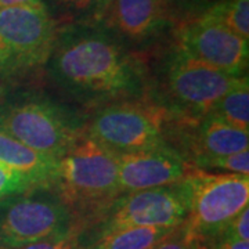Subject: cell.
Listing matches in <instances>:
<instances>
[{"mask_svg": "<svg viewBox=\"0 0 249 249\" xmlns=\"http://www.w3.org/2000/svg\"><path fill=\"white\" fill-rule=\"evenodd\" d=\"M187 178L173 186L122 194L100 220L96 237L127 227L175 229L183 224L190 214Z\"/></svg>", "mask_w": 249, "mask_h": 249, "instance_id": "9c48e42d", "label": "cell"}, {"mask_svg": "<svg viewBox=\"0 0 249 249\" xmlns=\"http://www.w3.org/2000/svg\"><path fill=\"white\" fill-rule=\"evenodd\" d=\"M151 249H208V247L196 238L184 222L173 229Z\"/></svg>", "mask_w": 249, "mask_h": 249, "instance_id": "44dd1931", "label": "cell"}, {"mask_svg": "<svg viewBox=\"0 0 249 249\" xmlns=\"http://www.w3.org/2000/svg\"><path fill=\"white\" fill-rule=\"evenodd\" d=\"M45 68L62 94L85 107L147 97L144 62L96 27L58 28Z\"/></svg>", "mask_w": 249, "mask_h": 249, "instance_id": "6da1fadb", "label": "cell"}, {"mask_svg": "<svg viewBox=\"0 0 249 249\" xmlns=\"http://www.w3.org/2000/svg\"><path fill=\"white\" fill-rule=\"evenodd\" d=\"M194 166L199 169H219L224 173H234V175H249V150L235 152L224 157L208 158L194 163Z\"/></svg>", "mask_w": 249, "mask_h": 249, "instance_id": "d6986e66", "label": "cell"}, {"mask_svg": "<svg viewBox=\"0 0 249 249\" xmlns=\"http://www.w3.org/2000/svg\"><path fill=\"white\" fill-rule=\"evenodd\" d=\"M118 163L122 194L178 184L196 169L173 145L118 155Z\"/></svg>", "mask_w": 249, "mask_h": 249, "instance_id": "8fae6325", "label": "cell"}, {"mask_svg": "<svg viewBox=\"0 0 249 249\" xmlns=\"http://www.w3.org/2000/svg\"><path fill=\"white\" fill-rule=\"evenodd\" d=\"M53 190L75 222L88 230L122 196L118 155L85 134L58 160Z\"/></svg>", "mask_w": 249, "mask_h": 249, "instance_id": "7a4b0ae2", "label": "cell"}, {"mask_svg": "<svg viewBox=\"0 0 249 249\" xmlns=\"http://www.w3.org/2000/svg\"><path fill=\"white\" fill-rule=\"evenodd\" d=\"M178 50L230 75H247L248 40L208 14L188 18L178 27Z\"/></svg>", "mask_w": 249, "mask_h": 249, "instance_id": "30bf717a", "label": "cell"}, {"mask_svg": "<svg viewBox=\"0 0 249 249\" xmlns=\"http://www.w3.org/2000/svg\"><path fill=\"white\" fill-rule=\"evenodd\" d=\"M35 187L28 178L0 163V199L29 191Z\"/></svg>", "mask_w": 249, "mask_h": 249, "instance_id": "7402d4cb", "label": "cell"}, {"mask_svg": "<svg viewBox=\"0 0 249 249\" xmlns=\"http://www.w3.org/2000/svg\"><path fill=\"white\" fill-rule=\"evenodd\" d=\"M209 249H249V242L229 237H217L209 244Z\"/></svg>", "mask_w": 249, "mask_h": 249, "instance_id": "d4e9b609", "label": "cell"}, {"mask_svg": "<svg viewBox=\"0 0 249 249\" xmlns=\"http://www.w3.org/2000/svg\"><path fill=\"white\" fill-rule=\"evenodd\" d=\"M242 78L216 70L176 50L160 73L163 96L160 106L178 119L196 121L208 115L214 104Z\"/></svg>", "mask_w": 249, "mask_h": 249, "instance_id": "8992f818", "label": "cell"}, {"mask_svg": "<svg viewBox=\"0 0 249 249\" xmlns=\"http://www.w3.org/2000/svg\"><path fill=\"white\" fill-rule=\"evenodd\" d=\"M112 0H49L46 7L57 27H96L107 17Z\"/></svg>", "mask_w": 249, "mask_h": 249, "instance_id": "9a60e30c", "label": "cell"}, {"mask_svg": "<svg viewBox=\"0 0 249 249\" xmlns=\"http://www.w3.org/2000/svg\"><path fill=\"white\" fill-rule=\"evenodd\" d=\"M76 226L53 188L37 187L0 199V249H19Z\"/></svg>", "mask_w": 249, "mask_h": 249, "instance_id": "52a82bcc", "label": "cell"}, {"mask_svg": "<svg viewBox=\"0 0 249 249\" xmlns=\"http://www.w3.org/2000/svg\"><path fill=\"white\" fill-rule=\"evenodd\" d=\"M235 129L249 132V83L248 76L227 91L209 112Z\"/></svg>", "mask_w": 249, "mask_h": 249, "instance_id": "e0dca14e", "label": "cell"}, {"mask_svg": "<svg viewBox=\"0 0 249 249\" xmlns=\"http://www.w3.org/2000/svg\"><path fill=\"white\" fill-rule=\"evenodd\" d=\"M202 14L216 18L242 39H249V0H220Z\"/></svg>", "mask_w": 249, "mask_h": 249, "instance_id": "ac0fdd59", "label": "cell"}, {"mask_svg": "<svg viewBox=\"0 0 249 249\" xmlns=\"http://www.w3.org/2000/svg\"><path fill=\"white\" fill-rule=\"evenodd\" d=\"M176 116L151 98L116 101L96 108L86 136L116 155L172 145Z\"/></svg>", "mask_w": 249, "mask_h": 249, "instance_id": "277c9868", "label": "cell"}, {"mask_svg": "<svg viewBox=\"0 0 249 249\" xmlns=\"http://www.w3.org/2000/svg\"><path fill=\"white\" fill-rule=\"evenodd\" d=\"M107 17L121 35L142 40L157 32L166 10L162 0H112Z\"/></svg>", "mask_w": 249, "mask_h": 249, "instance_id": "4fadbf2b", "label": "cell"}, {"mask_svg": "<svg viewBox=\"0 0 249 249\" xmlns=\"http://www.w3.org/2000/svg\"><path fill=\"white\" fill-rule=\"evenodd\" d=\"M165 10L169 9L170 11H175V13H183L186 16H198V9L202 6V4H209V7H212L214 3V0H162ZM193 17V18H194Z\"/></svg>", "mask_w": 249, "mask_h": 249, "instance_id": "cb8c5ba5", "label": "cell"}, {"mask_svg": "<svg viewBox=\"0 0 249 249\" xmlns=\"http://www.w3.org/2000/svg\"><path fill=\"white\" fill-rule=\"evenodd\" d=\"M36 1H40V0H0V10L17 7V6H22V4L36 3Z\"/></svg>", "mask_w": 249, "mask_h": 249, "instance_id": "484cf974", "label": "cell"}, {"mask_svg": "<svg viewBox=\"0 0 249 249\" xmlns=\"http://www.w3.org/2000/svg\"><path fill=\"white\" fill-rule=\"evenodd\" d=\"M57 32L42 0L0 10V79L22 80L45 68Z\"/></svg>", "mask_w": 249, "mask_h": 249, "instance_id": "5b68a950", "label": "cell"}, {"mask_svg": "<svg viewBox=\"0 0 249 249\" xmlns=\"http://www.w3.org/2000/svg\"><path fill=\"white\" fill-rule=\"evenodd\" d=\"M79 114L39 93H22L0 107V130L55 160L86 134Z\"/></svg>", "mask_w": 249, "mask_h": 249, "instance_id": "3957f363", "label": "cell"}, {"mask_svg": "<svg viewBox=\"0 0 249 249\" xmlns=\"http://www.w3.org/2000/svg\"><path fill=\"white\" fill-rule=\"evenodd\" d=\"M85 231L86 230L83 227L76 226L62 234H57L45 240L37 241L19 249H82L85 247L83 245Z\"/></svg>", "mask_w": 249, "mask_h": 249, "instance_id": "ffe728a7", "label": "cell"}, {"mask_svg": "<svg viewBox=\"0 0 249 249\" xmlns=\"http://www.w3.org/2000/svg\"><path fill=\"white\" fill-rule=\"evenodd\" d=\"M0 163L28 178L35 187L53 188L58 160L36 151L0 130Z\"/></svg>", "mask_w": 249, "mask_h": 249, "instance_id": "5bb4252c", "label": "cell"}, {"mask_svg": "<svg viewBox=\"0 0 249 249\" xmlns=\"http://www.w3.org/2000/svg\"><path fill=\"white\" fill-rule=\"evenodd\" d=\"M178 134L187 151L184 157L193 165L208 158L249 150V132L235 129L211 114L196 121L176 118L173 139Z\"/></svg>", "mask_w": 249, "mask_h": 249, "instance_id": "7c38bea8", "label": "cell"}, {"mask_svg": "<svg viewBox=\"0 0 249 249\" xmlns=\"http://www.w3.org/2000/svg\"><path fill=\"white\" fill-rule=\"evenodd\" d=\"M190 214L187 226L209 249L235 214L248 206L249 178L234 173H209L196 168L188 176Z\"/></svg>", "mask_w": 249, "mask_h": 249, "instance_id": "ba28073f", "label": "cell"}, {"mask_svg": "<svg viewBox=\"0 0 249 249\" xmlns=\"http://www.w3.org/2000/svg\"><path fill=\"white\" fill-rule=\"evenodd\" d=\"M217 237H229L234 240L249 241V206L244 208L240 213L235 214Z\"/></svg>", "mask_w": 249, "mask_h": 249, "instance_id": "603a6c76", "label": "cell"}, {"mask_svg": "<svg viewBox=\"0 0 249 249\" xmlns=\"http://www.w3.org/2000/svg\"><path fill=\"white\" fill-rule=\"evenodd\" d=\"M172 230L163 227H127L96 237L82 249H151Z\"/></svg>", "mask_w": 249, "mask_h": 249, "instance_id": "2e32d148", "label": "cell"}]
</instances>
